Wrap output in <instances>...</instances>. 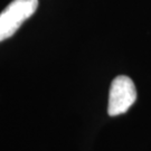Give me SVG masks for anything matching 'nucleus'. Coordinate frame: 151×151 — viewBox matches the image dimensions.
I'll return each instance as SVG.
<instances>
[{
    "label": "nucleus",
    "instance_id": "obj_2",
    "mask_svg": "<svg viewBox=\"0 0 151 151\" xmlns=\"http://www.w3.org/2000/svg\"><path fill=\"white\" fill-rule=\"evenodd\" d=\"M137 100L134 83L129 76H116L111 83L109 93L108 113L110 116H116L125 113Z\"/></svg>",
    "mask_w": 151,
    "mask_h": 151
},
{
    "label": "nucleus",
    "instance_id": "obj_1",
    "mask_svg": "<svg viewBox=\"0 0 151 151\" xmlns=\"http://www.w3.org/2000/svg\"><path fill=\"white\" fill-rule=\"evenodd\" d=\"M37 7L38 0H12L0 14V42L14 36Z\"/></svg>",
    "mask_w": 151,
    "mask_h": 151
}]
</instances>
